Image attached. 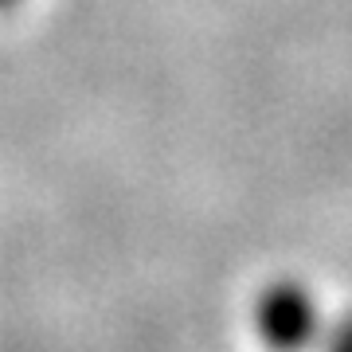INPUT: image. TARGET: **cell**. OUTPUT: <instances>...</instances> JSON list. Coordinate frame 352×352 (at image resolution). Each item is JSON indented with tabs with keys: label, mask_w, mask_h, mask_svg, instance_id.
<instances>
[{
	"label": "cell",
	"mask_w": 352,
	"mask_h": 352,
	"mask_svg": "<svg viewBox=\"0 0 352 352\" xmlns=\"http://www.w3.org/2000/svg\"><path fill=\"white\" fill-rule=\"evenodd\" d=\"M12 4H16V0H0V8H12Z\"/></svg>",
	"instance_id": "cell-3"
},
{
	"label": "cell",
	"mask_w": 352,
	"mask_h": 352,
	"mask_svg": "<svg viewBox=\"0 0 352 352\" xmlns=\"http://www.w3.org/2000/svg\"><path fill=\"white\" fill-rule=\"evenodd\" d=\"M325 352H352V309L325 333Z\"/></svg>",
	"instance_id": "cell-2"
},
{
	"label": "cell",
	"mask_w": 352,
	"mask_h": 352,
	"mask_svg": "<svg viewBox=\"0 0 352 352\" xmlns=\"http://www.w3.org/2000/svg\"><path fill=\"white\" fill-rule=\"evenodd\" d=\"M254 333L266 352H309L321 333V309L298 278H274L254 298Z\"/></svg>",
	"instance_id": "cell-1"
}]
</instances>
